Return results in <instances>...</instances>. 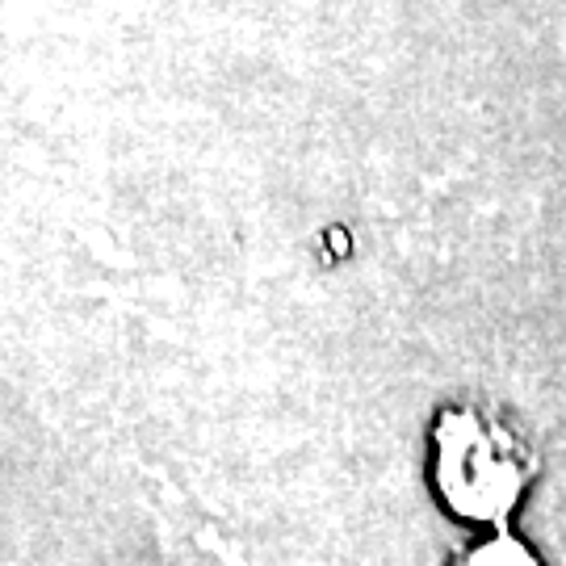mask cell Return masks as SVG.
Instances as JSON below:
<instances>
[{
    "label": "cell",
    "instance_id": "6da1fadb",
    "mask_svg": "<svg viewBox=\"0 0 566 566\" xmlns=\"http://www.w3.org/2000/svg\"><path fill=\"white\" fill-rule=\"evenodd\" d=\"M525 479V449L495 420H483L465 407L446 411L437 428V483L446 491L449 507L474 521L504 516L521 500Z\"/></svg>",
    "mask_w": 566,
    "mask_h": 566
},
{
    "label": "cell",
    "instance_id": "7a4b0ae2",
    "mask_svg": "<svg viewBox=\"0 0 566 566\" xmlns=\"http://www.w3.org/2000/svg\"><path fill=\"white\" fill-rule=\"evenodd\" d=\"M458 566H537V558L528 554L525 542H512V537H495L479 546L474 554H465Z\"/></svg>",
    "mask_w": 566,
    "mask_h": 566
}]
</instances>
